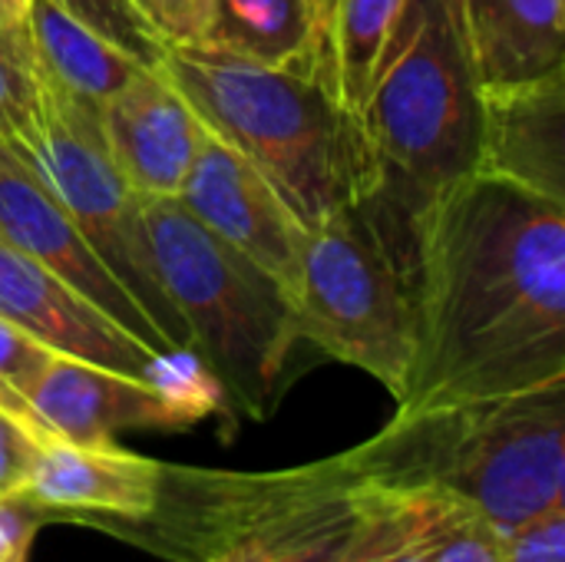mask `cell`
Instances as JSON below:
<instances>
[{"mask_svg": "<svg viewBox=\"0 0 565 562\" xmlns=\"http://www.w3.org/2000/svg\"><path fill=\"white\" fill-rule=\"evenodd\" d=\"M565 381V205L470 172L414 215V361L397 411Z\"/></svg>", "mask_w": 565, "mask_h": 562, "instance_id": "cell-1", "label": "cell"}, {"mask_svg": "<svg viewBox=\"0 0 565 562\" xmlns=\"http://www.w3.org/2000/svg\"><path fill=\"white\" fill-rule=\"evenodd\" d=\"M159 73L215 139L271 182L305 229L384 185L361 119L321 76L262 66L209 46H169Z\"/></svg>", "mask_w": 565, "mask_h": 562, "instance_id": "cell-2", "label": "cell"}, {"mask_svg": "<svg viewBox=\"0 0 565 562\" xmlns=\"http://www.w3.org/2000/svg\"><path fill=\"white\" fill-rule=\"evenodd\" d=\"M338 460L371 484L450 490L503 537L565 503V381L397 411L374 441Z\"/></svg>", "mask_w": 565, "mask_h": 562, "instance_id": "cell-3", "label": "cell"}, {"mask_svg": "<svg viewBox=\"0 0 565 562\" xmlns=\"http://www.w3.org/2000/svg\"><path fill=\"white\" fill-rule=\"evenodd\" d=\"M414 209L387 189L308 229L291 295L298 335L404 397L414 361Z\"/></svg>", "mask_w": 565, "mask_h": 562, "instance_id": "cell-4", "label": "cell"}, {"mask_svg": "<svg viewBox=\"0 0 565 562\" xmlns=\"http://www.w3.org/2000/svg\"><path fill=\"white\" fill-rule=\"evenodd\" d=\"M149 258L192 351L252 414L275 404L278 378L301 341L285 288L212 235L175 195H139Z\"/></svg>", "mask_w": 565, "mask_h": 562, "instance_id": "cell-5", "label": "cell"}, {"mask_svg": "<svg viewBox=\"0 0 565 562\" xmlns=\"http://www.w3.org/2000/svg\"><path fill=\"white\" fill-rule=\"evenodd\" d=\"M361 126L384 169L381 189L414 212L477 169L480 93L450 0H407L371 76Z\"/></svg>", "mask_w": 565, "mask_h": 562, "instance_id": "cell-6", "label": "cell"}, {"mask_svg": "<svg viewBox=\"0 0 565 562\" xmlns=\"http://www.w3.org/2000/svg\"><path fill=\"white\" fill-rule=\"evenodd\" d=\"M13 149L36 169L99 262L146 311L159 338L172 348H192L179 311L156 278L139 192L113 162L99 113L33 70V113Z\"/></svg>", "mask_w": 565, "mask_h": 562, "instance_id": "cell-7", "label": "cell"}, {"mask_svg": "<svg viewBox=\"0 0 565 562\" xmlns=\"http://www.w3.org/2000/svg\"><path fill=\"white\" fill-rule=\"evenodd\" d=\"M175 199L212 235L268 272L288 298L295 295L308 229L245 156L209 132Z\"/></svg>", "mask_w": 565, "mask_h": 562, "instance_id": "cell-8", "label": "cell"}, {"mask_svg": "<svg viewBox=\"0 0 565 562\" xmlns=\"http://www.w3.org/2000/svg\"><path fill=\"white\" fill-rule=\"evenodd\" d=\"M0 238L30 255L36 265L63 278L76 295L106 311L119 328L146 341L152 351H169L146 311L122 288V282L99 262L76 222L53 199L36 169L13 149L0 146Z\"/></svg>", "mask_w": 565, "mask_h": 562, "instance_id": "cell-9", "label": "cell"}, {"mask_svg": "<svg viewBox=\"0 0 565 562\" xmlns=\"http://www.w3.org/2000/svg\"><path fill=\"white\" fill-rule=\"evenodd\" d=\"M0 318L33 335L60 358L142 381L159 354L7 238H0Z\"/></svg>", "mask_w": 565, "mask_h": 562, "instance_id": "cell-10", "label": "cell"}, {"mask_svg": "<svg viewBox=\"0 0 565 562\" xmlns=\"http://www.w3.org/2000/svg\"><path fill=\"white\" fill-rule=\"evenodd\" d=\"M103 139L139 195H175L209 129L159 73L139 70L103 109Z\"/></svg>", "mask_w": 565, "mask_h": 562, "instance_id": "cell-11", "label": "cell"}, {"mask_svg": "<svg viewBox=\"0 0 565 562\" xmlns=\"http://www.w3.org/2000/svg\"><path fill=\"white\" fill-rule=\"evenodd\" d=\"M565 205V73L480 93L477 169Z\"/></svg>", "mask_w": 565, "mask_h": 562, "instance_id": "cell-12", "label": "cell"}, {"mask_svg": "<svg viewBox=\"0 0 565 562\" xmlns=\"http://www.w3.org/2000/svg\"><path fill=\"white\" fill-rule=\"evenodd\" d=\"M477 93L565 73L563 0H450Z\"/></svg>", "mask_w": 565, "mask_h": 562, "instance_id": "cell-13", "label": "cell"}, {"mask_svg": "<svg viewBox=\"0 0 565 562\" xmlns=\"http://www.w3.org/2000/svg\"><path fill=\"white\" fill-rule=\"evenodd\" d=\"M271 507L209 562H334L361 517L358 480L341 460L321 464Z\"/></svg>", "mask_w": 565, "mask_h": 562, "instance_id": "cell-14", "label": "cell"}, {"mask_svg": "<svg viewBox=\"0 0 565 562\" xmlns=\"http://www.w3.org/2000/svg\"><path fill=\"white\" fill-rule=\"evenodd\" d=\"M30 407L50 434L89 447L113 444L119 431H179L172 411L149 381L60 354L33 388Z\"/></svg>", "mask_w": 565, "mask_h": 562, "instance_id": "cell-15", "label": "cell"}, {"mask_svg": "<svg viewBox=\"0 0 565 562\" xmlns=\"http://www.w3.org/2000/svg\"><path fill=\"white\" fill-rule=\"evenodd\" d=\"M166 467L116 444L89 447L50 437L40 444L23 497L43 510H93L146 520L159 507Z\"/></svg>", "mask_w": 565, "mask_h": 562, "instance_id": "cell-16", "label": "cell"}, {"mask_svg": "<svg viewBox=\"0 0 565 562\" xmlns=\"http://www.w3.org/2000/svg\"><path fill=\"white\" fill-rule=\"evenodd\" d=\"M328 17L331 0H209L202 46L331 83Z\"/></svg>", "mask_w": 565, "mask_h": 562, "instance_id": "cell-17", "label": "cell"}, {"mask_svg": "<svg viewBox=\"0 0 565 562\" xmlns=\"http://www.w3.org/2000/svg\"><path fill=\"white\" fill-rule=\"evenodd\" d=\"M26 46L30 70L53 79L96 113L132 76H139V70H149L96 30L83 26L76 17L60 10L53 0L26 3Z\"/></svg>", "mask_w": 565, "mask_h": 562, "instance_id": "cell-18", "label": "cell"}, {"mask_svg": "<svg viewBox=\"0 0 565 562\" xmlns=\"http://www.w3.org/2000/svg\"><path fill=\"white\" fill-rule=\"evenodd\" d=\"M407 0H331L328 73L338 99L361 119L371 76L391 43Z\"/></svg>", "mask_w": 565, "mask_h": 562, "instance_id": "cell-19", "label": "cell"}, {"mask_svg": "<svg viewBox=\"0 0 565 562\" xmlns=\"http://www.w3.org/2000/svg\"><path fill=\"white\" fill-rule=\"evenodd\" d=\"M414 513L427 562H507L500 530L463 497L440 487H397Z\"/></svg>", "mask_w": 565, "mask_h": 562, "instance_id": "cell-20", "label": "cell"}, {"mask_svg": "<svg viewBox=\"0 0 565 562\" xmlns=\"http://www.w3.org/2000/svg\"><path fill=\"white\" fill-rule=\"evenodd\" d=\"M354 480L361 517L334 562H427L404 494L361 477Z\"/></svg>", "mask_w": 565, "mask_h": 562, "instance_id": "cell-21", "label": "cell"}, {"mask_svg": "<svg viewBox=\"0 0 565 562\" xmlns=\"http://www.w3.org/2000/svg\"><path fill=\"white\" fill-rule=\"evenodd\" d=\"M146 381L159 391L166 407L172 411L179 431L192 427L225 407V388L215 371L192 348L159 351Z\"/></svg>", "mask_w": 565, "mask_h": 562, "instance_id": "cell-22", "label": "cell"}, {"mask_svg": "<svg viewBox=\"0 0 565 562\" xmlns=\"http://www.w3.org/2000/svg\"><path fill=\"white\" fill-rule=\"evenodd\" d=\"M60 10L76 17L83 26L96 30L109 43H116L122 53L136 56L142 66L159 70L166 60L169 43L152 26V20L142 13L136 0H53Z\"/></svg>", "mask_w": 565, "mask_h": 562, "instance_id": "cell-23", "label": "cell"}, {"mask_svg": "<svg viewBox=\"0 0 565 562\" xmlns=\"http://www.w3.org/2000/svg\"><path fill=\"white\" fill-rule=\"evenodd\" d=\"M53 358L56 354L46 344H40L33 335H26L23 328L0 318V381L7 388H13L20 397L30 401L33 388L46 374Z\"/></svg>", "mask_w": 565, "mask_h": 562, "instance_id": "cell-24", "label": "cell"}, {"mask_svg": "<svg viewBox=\"0 0 565 562\" xmlns=\"http://www.w3.org/2000/svg\"><path fill=\"white\" fill-rule=\"evenodd\" d=\"M507 562H565V503L503 533Z\"/></svg>", "mask_w": 565, "mask_h": 562, "instance_id": "cell-25", "label": "cell"}, {"mask_svg": "<svg viewBox=\"0 0 565 562\" xmlns=\"http://www.w3.org/2000/svg\"><path fill=\"white\" fill-rule=\"evenodd\" d=\"M33 113V70L0 56V146H17Z\"/></svg>", "mask_w": 565, "mask_h": 562, "instance_id": "cell-26", "label": "cell"}, {"mask_svg": "<svg viewBox=\"0 0 565 562\" xmlns=\"http://www.w3.org/2000/svg\"><path fill=\"white\" fill-rule=\"evenodd\" d=\"M43 507L23 494L0 497V562H26L30 540L43 523Z\"/></svg>", "mask_w": 565, "mask_h": 562, "instance_id": "cell-27", "label": "cell"}, {"mask_svg": "<svg viewBox=\"0 0 565 562\" xmlns=\"http://www.w3.org/2000/svg\"><path fill=\"white\" fill-rule=\"evenodd\" d=\"M36 450L40 441L30 431H23L13 417L0 414V497L23 494Z\"/></svg>", "mask_w": 565, "mask_h": 562, "instance_id": "cell-28", "label": "cell"}, {"mask_svg": "<svg viewBox=\"0 0 565 562\" xmlns=\"http://www.w3.org/2000/svg\"><path fill=\"white\" fill-rule=\"evenodd\" d=\"M209 0H152L149 20L169 46H202Z\"/></svg>", "mask_w": 565, "mask_h": 562, "instance_id": "cell-29", "label": "cell"}, {"mask_svg": "<svg viewBox=\"0 0 565 562\" xmlns=\"http://www.w3.org/2000/svg\"><path fill=\"white\" fill-rule=\"evenodd\" d=\"M26 3L30 0H0V23L23 43H26Z\"/></svg>", "mask_w": 565, "mask_h": 562, "instance_id": "cell-30", "label": "cell"}, {"mask_svg": "<svg viewBox=\"0 0 565 562\" xmlns=\"http://www.w3.org/2000/svg\"><path fill=\"white\" fill-rule=\"evenodd\" d=\"M0 56L30 70V50H26V43H23V40H17L3 23H0Z\"/></svg>", "mask_w": 565, "mask_h": 562, "instance_id": "cell-31", "label": "cell"}, {"mask_svg": "<svg viewBox=\"0 0 565 562\" xmlns=\"http://www.w3.org/2000/svg\"><path fill=\"white\" fill-rule=\"evenodd\" d=\"M136 3H139V7H142V13L149 17V7H152V0H136ZM152 26H156V23H152Z\"/></svg>", "mask_w": 565, "mask_h": 562, "instance_id": "cell-32", "label": "cell"}]
</instances>
